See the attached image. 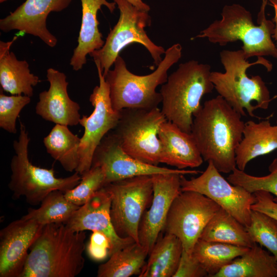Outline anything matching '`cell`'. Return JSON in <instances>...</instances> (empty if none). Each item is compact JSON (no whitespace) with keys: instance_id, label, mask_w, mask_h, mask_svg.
I'll return each instance as SVG.
<instances>
[{"instance_id":"12","label":"cell","mask_w":277,"mask_h":277,"mask_svg":"<svg viewBox=\"0 0 277 277\" xmlns=\"http://www.w3.org/2000/svg\"><path fill=\"white\" fill-rule=\"evenodd\" d=\"M99 78V85L93 89L89 101L94 108L89 116L83 115L79 124L84 132L81 137L80 162L75 171L81 175L88 171L91 166L94 153L103 138L117 125L121 111L112 105L109 88L103 75L100 63L94 61Z\"/></svg>"},{"instance_id":"10","label":"cell","mask_w":277,"mask_h":277,"mask_svg":"<svg viewBox=\"0 0 277 277\" xmlns=\"http://www.w3.org/2000/svg\"><path fill=\"white\" fill-rule=\"evenodd\" d=\"M110 195V215L117 234L139 243L138 227L153 196L151 175H140L109 183L104 187Z\"/></svg>"},{"instance_id":"11","label":"cell","mask_w":277,"mask_h":277,"mask_svg":"<svg viewBox=\"0 0 277 277\" xmlns=\"http://www.w3.org/2000/svg\"><path fill=\"white\" fill-rule=\"evenodd\" d=\"M221 207L211 199L195 191H181L173 201L164 231L178 238L183 250L191 255L205 227Z\"/></svg>"},{"instance_id":"17","label":"cell","mask_w":277,"mask_h":277,"mask_svg":"<svg viewBox=\"0 0 277 277\" xmlns=\"http://www.w3.org/2000/svg\"><path fill=\"white\" fill-rule=\"evenodd\" d=\"M72 0H26L14 11L0 19V29L13 30L39 37L50 47H54L57 38L47 29L46 21L51 12L67 8Z\"/></svg>"},{"instance_id":"19","label":"cell","mask_w":277,"mask_h":277,"mask_svg":"<svg viewBox=\"0 0 277 277\" xmlns=\"http://www.w3.org/2000/svg\"><path fill=\"white\" fill-rule=\"evenodd\" d=\"M50 86L41 92L35 109L36 113L46 121L55 124L74 126L81 118L80 105L69 96L68 82L63 72L52 68L46 74Z\"/></svg>"},{"instance_id":"2","label":"cell","mask_w":277,"mask_h":277,"mask_svg":"<svg viewBox=\"0 0 277 277\" xmlns=\"http://www.w3.org/2000/svg\"><path fill=\"white\" fill-rule=\"evenodd\" d=\"M84 231H75L64 223L43 226L30 248L21 277H74L85 265Z\"/></svg>"},{"instance_id":"15","label":"cell","mask_w":277,"mask_h":277,"mask_svg":"<svg viewBox=\"0 0 277 277\" xmlns=\"http://www.w3.org/2000/svg\"><path fill=\"white\" fill-rule=\"evenodd\" d=\"M181 175L177 173H167L151 175L152 199L149 209L142 216L138 230L139 244L148 254L164 230L173 201L182 191Z\"/></svg>"},{"instance_id":"20","label":"cell","mask_w":277,"mask_h":277,"mask_svg":"<svg viewBox=\"0 0 277 277\" xmlns=\"http://www.w3.org/2000/svg\"><path fill=\"white\" fill-rule=\"evenodd\" d=\"M158 136L161 145L160 163L180 170L202 164L204 160L191 133L166 121L161 126Z\"/></svg>"},{"instance_id":"9","label":"cell","mask_w":277,"mask_h":277,"mask_svg":"<svg viewBox=\"0 0 277 277\" xmlns=\"http://www.w3.org/2000/svg\"><path fill=\"white\" fill-rule=\"evenodd\" d=\"M112 131L123 149L133 157L148 164L160 163L161 145L159 132L167 121L158 107L124 109Z\"/></svg>"},{"instance_id":"35","label":"cell","mask_w":277,"mask_h":277,"mask_svg":"<svg viewBox=\"0 0 277 277\" xmlns=\"http://www.w3.org/2000/svg\"><path fill=\"white\" fill-rule=\"evenodd\" d=\"M89 256L93 260L101 261L112 253V245L108 238L99 231H92L86 246Z\"/></svg>"},{"instance_id":"28","label":"cell","mask_w":277,"mask_h":277,"mask_svg":"<svg viewBox=\"0 0 277 277\" xmlns=\"http://www.w3.org/2000/svg\"><path fill=\"white\" fill-rule=\"evenodd\" d=\"M148 255L139 243L133 242L113 252L109 259L100 265L98 277H129L139 275Z\"/></svg>"},{"instance_id":"26","label":"cell","mask_w":277,"mask_h":277,"mask_svg":"<svg viewBox=\"0 0 277 277\" xmlns=\"http://www.w3.org/2000/svg\"><path fill=\"white\" fill-rule=\"evenodd\" d=\"M199 239L247 248L256 243L246 227L222 208L208 222Z\"/></svg>"},{"instance_id":"4","label":"cell","mask_w":277,"mask_h":277,"mask_svg":"<svg viewBox=\"0 0 277 277\" xmlns=\"http://www.w3.org/2000/svg\"><path fill=\"white\" fill-rule=\"evenodd\" d=\"M220 57L225 71H211L210 75L219 95L242 116H246V111L249 116L255 117L256 109H267L271 101L268 87L260 75L250 77L247 71L250 67L260 64L270 71L271 64L264 57L249 62L242 49L223 50Z\"/></svg>"},{"instance_id":"6","label":"cell","mask_w":277,"mask_h":277,"mask_svg":"<svg viewBox=\"0 0 277 277\" xmlns=\"http://www.w3.org/2000/svg\"><path fill=\"white\" fill-rule=\"evenodd\" d=\"M182 47L174 44L165 51L164 58L152 73L138 75L127 68L119 55L114 63V68L105 76L110 91L113 108L118 111L124 109H151L158 107L162 102L160 92L156 87L166 83L168 71L182 56Z\"/></svg>"},{"instance_id":"18","label":"cell","mask_w":277,"mask_h":277,"mask_svg":"<svg viewBox=\"0 0 277 277\" xmlns=\"http://www.w3.org/2000/svg\"><path fill=\"white\" fill-rule=\"evenodd\" d=\"M111 204L110 195L103 187L96 192L85 204L80 206L64 224L75 231L88 230L104 233L111 242L112 254L135 242L131 238H122L116 233L111 219Z\"/></svg>"},{"instance_id":"39","label":"cell","mask_w":277,"mask_h":277,"mask_svg":"<svg viewBox=\"0 0 277 277\" xmlns=\"http://www.w3.org/2000/svg\"><path fill=\"white\" fill-rule=\"evenodd\" d=\"M129 2L132 4L133 6L137 8L138 9L146 12H148L150 9V6L144 3L142 0H127Z\"/></svg>"},{"instance_id":"37","label":"cell","mask_w":277,"mask_h":277,"mask_svg":"<svg viewBox=\"0 0 277 277\" xmlns=\"http://www.w3.org/2000/svg\"><path fill=\"white\" fill-rule=\"evenodd\" d=\"M253 194L255 202L251 205V209L267 214L277 220V201L273 195L264 190L257 191Z\"/></svg>"},{"instance_id":"33","label":"cell","mask_w":277,"mask_h":277,"mask_svg":"<svg viewBox=\"0 0 277 277\" xmlns=\"http://www.w3.org/2000/svg\"><path fill=\"white\" fill-rule=\"evenodd\" d=\"M105 185L104 170L100 166L92 165L88 171L81 175L80 183L73 188L64 192V194L68 200L81 206Z\"/></svg>"},{"instance_id":"24","label":"cell","mask_w":277,"mask_h":277,"mask_svg":"<svg viewBox=\"0 0 277 277\" xmlns=\"http://www.w3.org/2000/svg\"><path fill=\"white\" fill-rule=\"evenodd\" d=\"M183 250L181 240L173 234L161 233L149 253L138 277H173Z\"/></svg>"},{"instance_id":"30","label":"cell","mask_w":277,"mask_h":277,"mask_svg":"<svg viewBox=\"0 0 277 277\" xmlns=\"http://www.w3.org/2000/svg\"><path fill=\"white\" fill-rule=\"evenodd\" d=\"M80 207L68 200L64 192L54 190L41 202L37 209L29 208L22 217L44 226L53 223H65Z\"/></svg>"},{"instance_id":"13","label":"cell","mask_w":277,"mask_h":277,"mask_svg":"<svg viewBox=\"0 0 277 277\" xmlns=\"http://www.w3.org/2000/svg\"><path fill=\"white\" fill-rule=\"evenodd\" d=\"M205 170L189 180L181 175L182 191L199 192L211 199L246 227L251 223V205L255 202L253 193L226 180L211 162Z\"/></svg>"},{"instance_id":"22","label":"cell","mask_w":277,"mask_h":277,"mask_svg":"<svg viewBox=\"0 0 277 277\" xmlns=\"http://www.w3.org/2000/svg\"><path fill=\"white\" fill-rule=\"evenodd\" d=\"M17 36L9 42H0V84L2 88L12 95L32 97L33 87L41 82L38 76L31 73L28 62L17 60L10 51Z\"/></svg>"},{"instance_id":"3","label":"cell","mask_w":277,"mask_h":277,"mask_svg":"<svg viewBox=\"0 0 277 277\" xmlns=\"http://www.w3.org/2000/svg\"><path fill=\"white\" fill-rule=\"evenodd\" d=\"M268 3V0H262L258 25L253 23L250 12L242 5H226L223 8L221 19L213 21L193 38H206L220 46L240 41L243 43L241 49L247 60L264 56L277 59V48L272 39L274 24L265 15Z\"/></svg>"},{"instance_id":"14","label":"cell","mask_w":277,"mask_h":277,"mask_svg":"<svg viewBox=\"0 0 277 277\" xmlns=\"http://www.w3.org/2000/svg\"><path fill=\"white\" fill-rule=\"evenodd\" d=\"M92 165H98L104 170L106 185L140 175L167 173L196 174L199 172L195 170L170 169L143 163L130 156L123 149L112 131L103 138L95 149Z\"/></svg>"},{"instance_id":"16","label":"cell","mask_w":277,"mask_h":277,"mask_svg":"<svg viewBox=\"0 0 277 277\" xmlns=\"http://www.w3.org/2000/svg\"><path fill=\"white\" fill-rule=\"evenodd\" d=\"M44 226L21 217L0 231V276L21 277L28 250Z\"/></svg>"},{"instance_id":"31","label":"cell","mask_w":277,"mask_h":277,"mask_svg":"<svg viewBox=\"0 0 277 277\" xmlns=\"http://www.w3.org/2000/svg\"><path fill=\"white\" fill-rule=\"evenodd\" d=\"M246 228L253 242L266 248L277 261V220L252 210L250 224Z\"/></svg>"},{"instance_id":"41","label":"cell","mask_w":277,"mask_h":277,"mask_svg":"<svg viewBox=\"0 0 277 277\" xmlns=\"http://www.w3.org/2000/svg\"><path fill=\"white\" fill-rule=\"evenodd\" d=\"M276 123H277V120H276Z\"/></svg>"},{"instance_id":"40","label":"cell","mask_w":277,"mask_h":277,"mask_svg":"<svg viewBox=\"0 0 277 277\" xmlns=\"http://www.w3.org/2000/svg\"><path fill=\"white\" fill-rule=\"evenodd\" d=\"M8 1V0H0V3H3L5 1Z\"/></svg>"},{"instance_id":"36","label":"cell","mask_w":277,"mask_h":277,"mask_svg":"<svg viewBox=\"0 0 277 277\" xmlns=\"http://www.w3.org/2000/svg\"><path fill=\"white\" fill-rule=\"evenodd\" d=\"M208 273L192 254L182 252L178 268L173 277H203Z\"/></svg>"},{"instance_id":"34","label":"cell","mask_w":277,"mask_h":277,"mask_svg":"<svg viewBox=\"0 0 277 277\" xmlns=\"http://www.w3.org/2000/svg\"><path fill=\"white\" fill-rule=\"evenodd\" d=\"M31 102V97L25 95L4 94L0 93V127L10 133L17 132L16 121L22 109Z\"/></svg>"},{"instance_id":"29","label":"cell","mask_w":277,"mask_h":277,"mask_svg":"<svg viewBox=\"0 0 277 277\" xmlns=\"http://www.w3.org/2000/svg\"><path fill=\"white\" fill-rule=\"evenodd\" d=\"M249 248L199 239L194 246L192 254L207 272L208 276L214 277L225 266L244 254Z\"/></svg>"},{"instance_id":"1","label":"cell","mask_w":277,"mask_h":277,"mask_svg":"<svg viewBox=\"0 0 277 277\" xmlns=\"http://www.w3.org/2000/svg\"><path fill=\"white\" fill-rule=\"evenodd\" d=\"M241 116L219 95L205 101L194 116L191 133L204 161L220 172L236 167L235 153L245 126Z\"/></svg>"},{"instance_id":"38","label":"cell","mask_w":277,"mask_h":277,"mask_svg":"<svg viewBox=\"0 0 277 277\" xmlns=\"http://www.w3.org/2000/svg\"><path fill=\"white\" fill-rule=\"evenodd\" d=\"M274 10V17L272 21L274 24V28L272 38L275 42V46L277 48V0H268Z\"/></svg>"},{"instance_id":"7","label":"cell","mask_w":277,"mask_h":277,"mask_svg":"<svg viewBox=\"0 0 277 277\" xmlns=\"http://www.w3.org/2000/svg\"><path fill=\"white\" fill-rule=\"evenodd\" d=\"M29 141L28 132L20 122L18 139L13 143L15 154L11 160V175L8 184L13 197L18 199L23 196L29 204L37 205L51 192L60 190L65 192L80 183L81 175L76 171L69 176L57 178L53 168L33 165L28 156Z\"/></svg>"},{"instance_id":"27","label":"cell","mask_w":277,"mask_h":277,"mask_svg":"<svg viewBox=\"0 0 277 277\" xmlns=\"http://www.w3.org/2000/svg\"><path fill=\"white\" fill-rule=\"evenodd\" d=\"M81 138L67 126L55 124L43 138L47 152L67 171H75L80 162Z\"/></svg>"},{"instance_id":"25","label":"cell","mask_w":277,"mask_h":277,"mask_svg":"<svg viewBox=\"0 0 277 277\" xmlns=\"http://www.w3.org/2000/svg\"><path fill=\"white\" fill-rule=\"evenodd\" d=\"M214 277H277V261L272 254L255 243Z\"/></svg>"},{"instance_id":"32","label":"cell","mask_w":277,"mask_h":277,"mask_svg":"<svg viewBox=\"0 0 277 277\" xmlns=\"http://www.w3.org/2000/svg\"><path fill=\"white\" fill-rule=\"evenodd\" d=\"M268 170V174L257 176L249 174L236 167L227 180L232 184L240 186L251 193L259 190L267 191L274 195V199L277 201V157L270 163Z\"/></svg>"},{"instance_id":"8","label":"cell","mask_w":277,"mask_h":277,"mask_svg":"<svg viewBox=\"0 0 277 277\" xmlns=\"http://www.w3.org/2000/svg\"><path fill=\"white\" fill-rule=\"evenodd\" d=\"M120 10L118 21L108 33L103 46L89 55L97 61L105 77L122 50L128 45L137 43L144 46L158 66L165 54L164 48L154 44L145 29L151 25V17L127 0H113Z\"/></svg>"},{"instance_id":"21","label":"cell","mask_w":277,"mask_h":277,"mask_svg":"<svg viewBox=\"0 0 277 277\" xmlns=\"http://www.w3.org/2000/svg\"><path fill=\"white\" fill-rule=\"evenodd\" d=\"M82 8V23L77 39L78 44L73 51L70 65L75 71L81 70L86 64V56L99 50L105 41L98 29L97 12L103 6L110 12L115 9L116 3L107 0H80Z\"/></svg>"},{"instance_id":"5","label":"cell","mask_w":277,"mask_h":277,"mask_svg":"<svg viewBox=\"0 0 277 277\" xmlns=\"http://www.w3.org/2000/svg\"><path fill=\"white\" fill-rule=\"evenodd\" d=\"M211 72L209 65L190 60L180 64L162 85L163 114L186 132L191 133L194 116L202 107V97L214 89Z\"/></svg>"},{"instance_id":"23","label":"cell","mask_w":277,"mask_h":277,"mask_svg":"<svg viewBox=\"0 0 277 277\" xmlns=\"http://www.w3.org/2000/svg\"><path fill=\"white\" fill-rule=\"evenodd\" d=\"M277 149V125L269 120L245 123L243 138L235 153L236 167L244 171L249 162Z\"/></svg>"}]
</instances>
